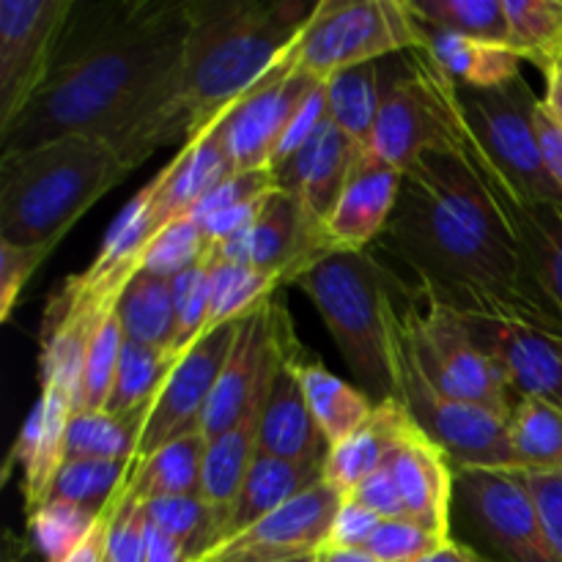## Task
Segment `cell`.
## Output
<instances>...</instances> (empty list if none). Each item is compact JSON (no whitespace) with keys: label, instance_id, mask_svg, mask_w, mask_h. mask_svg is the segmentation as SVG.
Masks as SVG:
<instances>
[{"label":"cell","instance_id":"cell-39","mask_svg":"<svg viewBox=\"0 0 562 562\" xmlns=\"http://www.w3.org/2000/svg\"><path fill=\"white\" fill-rule=\"evenodd\" d=\"M212 272L214 250H209L203 261L170 278L176 305V335L170 346L173 355H187L206 335L209 313H212Z\"/></svg>","mask_w":562,"mask_h":562},{"label":"cell","instance_id":"cell-7","mask_svg":"<svg viewBox=\"0 0 562 562\" xmlns=\"http://www.w3.org/2000/svg\"><path fill=\"white\" fill-rule=\"evenodd\" d=\"M393 324L439 393L510 417L516 398L459 313L423 294L417 283H401L393 294Z\"/></svg>","mask_w":562,"mask_h":562},{"label":"cell","instance_id":"cell-38","mask_svg":"<svg viewBox=\"0 0 562 562\" xmlns=\"http://www.w3.org/2000/svg\"><path fill=\"white\" fill-rule=\"evenodd\" d=\"M130 464L124 461L69 459L60 467L58 477L47 494V503H66L102 514L110 499L124 486Z\"/></svg>","mask_w":562,"mask_h":562},{"label":"cell","instance_id":"cell-33","mask_svg":"<svg viewBox=\"0 0 562 562\" xmlns=\"http://www.w3.org/2000/svg\"><path fill=\"white\" fill-rule=\"evenodd\" d=\"M146 417H121L99 409L75 412L66 431V461L99 459L132 464Z\"/></svg>","mask_w":562,"mask_h":562},{"label":"cell","instance_id":"cell-23","mask_svg":"<svg viewBox=\"0 0 562 562\" xmlns=\"http://www.w3.org/2000/svg\"><path fill=\"white\" fill-rule=\"evenodd\" d=\"M258 450L274 456V459L294 461V464H324L329 453L327 437L318 428L305 393L296 382V373L285 360L272 379Z\"/></svg>","mask_w":562,"mask_h":562},{"label":"cell","instance_id":"cell-29","mask_svg":"<svg viewBox=\"0 0 562 562\" xmlns=\"http://www.w3.org/2000/svg\"><path fill=\"white\" fill-rule=\"evenodd\" d=\"M115 313H119L124 338L132 344L151 346V349L173 346L176 305L170 278H159L140 269L121 294Z\"/></svg>","mask_w":562,"mask_h":562},{"label":"cell","instance_id":"cell-28","mask_svg":"<svg viewBox=\"0 0 562 562\" xmlns=\"http://www.w3.org/2000/svg\"><path fill=\"white\" fill-rule=\"evenodd\" d=\"M423 22V20H420ZM426 27V49L439 69L461 88H499L505 82L521 77V58L503 44H486L477 38L459 36V33Z\"/></svg>","mask_w":562,"mask_h":562},{"label":"cell","instance_id":"cell-24","mask_svg":"<svg viewBox=\"0 0 562 562\" xmlns=\"http://www.w3.org/2000/svg\"><path fill=\"white\" fill-rule=\"evenodd\" d=\"M503 198L521 247V263L532 296L562 333V203H525Z\"/></svg>","mask_w":562,"mask_h":562},{"label":"cell","instance_id":"cell-22","mask_svg":"<svg viewBox=\"0 0 562 562\" xmlns=\"http://www.w3.org/2000/svg\"><path fill=\"white\" fill-rule=\"evenodd\" d=\"M234 173L236 168L228 157L220 124L179 148V154L151 179L154 192H157L154 206H157L162 228L173 220L187 217L203 195H209L220 181Z\"/></svg>","mask_w":562,"mask_h":562},{"label":"cell","instance_id":"cell-51","mask_svg":"<svg viewBox=\"0 0 562 562\" xmlns=\"http://www.w3.org/2000/svg\"><path fill=\"white\" fill-rule=\"evenodd\" d=\"M146 562H190V552L184 543L170 538L159 527L148 525L146 532Z\"/></svg>","mask_w":562,"mask_h":562},{"label":"cell","instance_id":"cell-41","mask_svg":"<svg viewBox=\"0 0 562 562\" xmlns=\"http://www.w3.org/2000/svg\"><path fill=\"white\" fill-rule=\"evenodd\" d=\"M124 329H121L119 313H110L93 333L91 346L82 368V409H104L113 395L115 376L121 366V349H124ZM80 409V412H82Z\"/></svg>","mask_w":562,"mask_h":562},{"label":"cell","instance_id":"cell-25","mask_svg":"<svg viewBox=\"0 0 562 562\" xmlns=\"http://www.w3.org/2000/svg\"><path fill=\"white\" fill-rule=\"evenodd\" d=\"M285 362L296 373V382H300L307 406H311L322 434L327 437L329 448L351 437L376 409L371 395L329 373L318 360H311L300 346V340L289 349Z\"/></svg>","mask_w":562,"mask_h":562},{"label":"cell","instance_id":"cell-34","mask_svg":"<svg viewBox=\"0 0 562 562\" xmlns=\"http://www.w3.org/2000/svg\"><path fill=\"white\" fill-rule=\"evenodd\" d=\"M508 47L547 75L562 60V0H505Z\"/></svg>","mask_w":562,"mask_h":562},{"label":"cell","instance_id":"cell-3","mask_svg":"<svg viewBox=\"0 0 562 562\" xmlns=\"http://www.w3.org/2000/svg\"><path fill=\"white\" fill-rule=\"evenodd\" d=\"M313 5L302 0L190 3V36L173 75L97 137L115 148L130 173L159 148H184L278 66L311 20Z\"/></svg>","mask_w":562,"mask_h":562},{"label":"cell","instance_id":"cell-19","mask_svg":"<svg viewBox=\"0 0 562 562\" xmlns=\"http://www.w3.org/2000/svg\"><path fill=\"white\" fill-rule=\"evenodd\" d=\"M406 516L450 538V508L456 494V467L442 448L420 428L404 439L390 461Z\"/></svg>","mask_w":562,"mask_h":562},{"label":"cell","instance_id":"cell-11","mask_svg":"<svg viewBox=\"0 0 562 562\" xmlns=\"http://www.w3.org/2000/svg\"><path fill=\"white\" fill-rule=\"evenodd\" d=\"M75 0L0 3V135L25 113L55 64Z\"/></svg>","mask_w":562,"mask_h":562},{"label":"cell","instance_id":"cell-54","mask_svg":"<svg viewBox=\"0 0 562 562\" xmlns=\"http://www.w3.org/2000/svg\"><path fill=\"white\" fill-rule=\"evenodd\" d=\"M554 121L562 126V60L547 71V97L541 99Z\"/></svg>","mask_w":562,"mask_h":562},{"label":"cell","instance_id":"cell-42","mask_svg":"<svg viewBox=\"0 0 562 562\" xmlns=\"http://www.w3.org/2000/svg\"><path fill=\"white\" fill-rule=\"evenodd\" d=\"M209 250H212V245L203 236L201 225L187 214V217L165 225L154 236V241L146 250V258H143V269L159 274V278H176V274L187 272L198 261H203Z\"/></svg>","mask_w":562,"mask_h":562},{"label":"cell","instance_id":"cell-12","mask_svg":"<svg viewBox=\"0 0 562 562\" xmlns=\"http://www.w3.org/2000/svg\"><path fill=\"white\" fill-rule=\"evenodd\" d=\"M318 82L322 80L296 71L291 66V55L285 53L278 66L217 121L236 173L272 170L274 154L291 119Z\"/></svg>","mask_w":562,"mask_h":562},{"label":"cell","instance_id":"cell-37","mask_svg":"<svg viewBox=\"0 0 562 562\" xmlns=\"http://www.w3.org/2000/svg\"><path fill=\"white\" fill-rule=\"evenodd\" d=\"M148 525L159 527L184 543L190 552V562H198L209 549L220 541V519L214 510L201 499V494H187V497H159L143 503Z\"/></svg>","mask_w":562,"mask_h":562},{"label":"cell","instance_id":"cell-5","mask_svg":"<svg viewBox=\"0 0 562 562\" xmlns=\"http://www.w3.org/2000/svg\"><path fill=\"white\" fill-rule=\"evenodd\" d=\"M401 283L368 250L329 252L296 280L322 313L362 393L379 401L395 398L390 302Z\"/></svg>","mask_w":562,"mask_h":562},{"label":"cell","instance_id":"cell-43","mask_svg":"<svg viewBox=\"0 0 562 562\" xmlns=\"http://www.w3.org/2000/svg\"><path fill=\"white\" fill-rule=\"evenodd\" d=\"M146 508L132 494H115L110 499L104 562H146Z\"/></svg>","mask_w":562,"mask_h":562},{"label":"cell","instance_id":"cell-26","mask_svg":"<svg viewBox=\"0 0 562 562\" xmlns=\"http://www.w3.org/2000/svg\"><path fill=\"white\" fill-rule=\"evenodd\" d=\"M318 481H324V464H294V461L274 459V456L258 450L256 461H252L250 472L241 483L239 497H236L234 508L225 519L220 541L247 530L263 516L274 514L285 503L300 497L302 492L316 486Z\"/></svg>","mask_w":562,"mask_h":562},{"label":"cell","instance_id":"cell-53","mask_svg":"<svg viewBox=\"0 0 562 562\" xmlns=\"http://www.w3.org/2000/svg\"><path fill=\"white\" fill-rule=\"evenodd\" d=\"M415 562H488V560L483 558V554H477L475 549L464 547V543H459L450 538L448 543H442V547L434 549L431 554H426V558H420Z\"/></svg>","mask_w":562,"mask_h":562},{"label":"cell","instance_id":"cell-36","mask_svg":"<svg viewBox=\"0 0 562 562\" xmlns=\"http://www.w3.org/2000/svg\"><path fill=\"white\" fill-rule=\"evenodd\" d=\"M214 250V247H212ZM285 280L280 274L258 272L252 267H236V263H223L214 252V272H212V313H209V329H217L223 324L236 322L250 311L261 307L274 296V291Z\"/></svg>","mask_w":562,"mask_h":562},{"label":"cell","instance_id":"cell-46","mask_svg":"<svg viewBox=\"0 0 562 562\" xmlns=\"http://www.w3.org/2000/svg\"><path fill=\"white\" fill-rule=\"evenodd\" d=\"M53 250L55 245L20 247L11 241H0V318L3 322H9L27 280L36 274V269Z\"/></svg>","mask_w":562,"mask_h":562},{"label":"cell","instance_id":"cell-14","mask_svg":"<svg viewBox=\"0 0 562 562\" xmlns=\"http://www.w3.org/2000/svg\"><path fill=\"white\" fill-rule=\"evenodd\" d=\"M344 492L327 481H318L300 497L285 503L274 514L263 516L247 530L225 538L209 549L198 562H234L250 558H289L313 554L329 541L335 516L344 505Z\"/></svg>","mask_w":562,"mask_h":562},{"label":"cell","instance_id":"cell-13","mask_svg":"<svg viewBox=\"0 0 562 562\" xmlns=\"http://www.w3.org/2000/svg\"><path fill=\"white\" fill-rule=\"evenodd\" d=\"M236 324H239V318L217 329H209L187 355L179 357L162 393L157 395L154 406L148 409L130 470L143 464L148 456L157 453L162 445H168L179 434L201 426L203 412H206L209 398L214 395L220 373H223L225 360H228Z\"/></svg>","mask_w":562,"mask_h":562},{"label":"cell","instance_id":"cell-48","mask_svg":"<svg viewBox=\"0 0 562 562\" xmlns=\"http://www.w3.org/2000/svg\"><path fill=\"white\" fill-rule=\"evenodd\" d=\"M541 508L549 541L562 560V472H521Z\"/></svg>","mask_w":562,"mask_h":562},{"label":"cell","instance_id":"cell-20","mask_svg":"<svg viewBox=\"0 0 562 562\" xmlns=\"http://www.w3.org/2000/svg\"><path fill=\"white\" fill-rule=\"evenodd\" d=\"M280 366H283V362H280ZM274 373L261 384V387H258V393L252 395L245 415H241L228 431L209 439L206 445V459H203V477H201V499L220 519V538H223L225 519H228L231 508H234L236 497H239L241 483H245L247 472H250L252 461H256L258 456V437H261L263 409H267V398H269V390H272Z\"/></svg>","mask_w":562,"mask_h":562},{"label":"cell","instance_id":"cell-32","mask_svg":"<svg viewBox=\"0 0 562 562\" xmlns=\"http://www.w3.org/2000/svg\"><path fill=\"white\" fill-rule=\"evenodd\" d=\"M329 121L360 148H371L373 126L382 108V71L379 64L344 69L324 80Z\"/></svg>","mask_w":562,"mask_h":562},{"label":"cell","instance_id":"cell-15","mask_svg":"<svg viewBox=\"0 0 562 562\" xmlns=\"http://www.w3.org/2000/svg\"><path fill=\"white\" fill-rule=\"evenodd\" d=\"M461 318L475 344L499 368L516 401L541 398L562 406V338L510 318Z\"/></svg>","mask_w":562,"mask_h":562},{"label":"cell","instance_id":"cell-9","mask_svg":"<svg viewBox=\"0 0 562 562\" xmlns=\"http://www.w3.org/2000/svg\"><path fill=\"white\" fill-rule=\"evenodd\" d=\"M390 333H393V373L395 398L409 409L423 434L434 439L448 453L453 467H492V470H516L514 450L508 437V417L467 404L439 393L393 324L390 302Z\"/></svg>","mask_w":562,"mask_h":562},{"label":"cell","instance_id":"cell-21","mask_svg":"<svg viewBox=\"0 0 562 562\" xmlns=\"http://www.w3.org/2000/svg\"><path fill=\"white\" fill-rule=\"evenodd\" d=\"M415 428L420 426L398 398L376 401L371 417L351 437L329 448L324 459V481L333 483L346 497L368 475L387 467Z\"/></svg>","mask_w":562,"mask_h":562},{"label":"cell","instance_id":"cell-49","mask_svg":"<svg viewBox=\"0 0 562 562\" xmlns=\"http://www.w3.org/2000/svg\"><path fill=\"white\" fill-rule=\"evenodd\" d=\"M382 516L371 514V510L360 508V505L344 499L338 516H335L333 532H329V547H344V549H366L373 532L382 525Z\"/></svg>","mask_w":562,"mask_h":562},{"label":"cell","instance_id":"cell-18","mask_svg":"<svg viewBox=\"0 0 562 562\" xmlns=\"http://www.w3.org/2000/svg\"><path fill=\"white\" fill-rule=\"evenodd\" d=\"M71 415H75V404L64 390L42 387V395L16 434V442L5 461V477L11 467L22 470V497H25L27 514L47 503L53 481L66 464V431H69Z\"/></svg>","mask_w":562,"mask_h":562},{"label":"cell","instance_id":"cell-56","mask_svg":"<svg viewBox=\"0 0 562 562\" xmlns=\"http://www.w3.org/2000/svg\"><path fill=\"white\" fill-rule=\"evenodd\" d=\"M234 562H316L313 554H289V558H250V560H234Z\"/></svg>","mask_w":562,"mask_h":562},{"label":"cell","instance_id":"cell-10","mask_svg":"<svg viewBox=\"0 0 562 562\" xmlns=\"http://www.w3.org/2000/svg\"><path fill=\"white\" fill-rule=\"evenodd\" d=\"M456 492L483 541L505 562H562L519 470L456 467Z\"/></svg>","mask_w":562,"mask_h":562},{"label":"cell","instance_id":"cell-17","mask_svg":"<svg viewBox=\"0 0 562 562\" xmlns=\"http://www.w3.org/2000/svg\"><path fill=\"white\" fill-rule=\"evenodd\" d=\"M357 154H360V146L327 119L318 126L316 135L272 173L280 190L300 198L307 217L324 228L344 192Z\"/></svg>","mask_w":562,"mask_h":562},{"label":"cell","instance_id":"cell-1","mask_svg":"<svg viewBox=\"0 0 562 562\" xmlns=\"http://www.w3.org/2000/svg\"><path fill=\"white\" fill-rule=\"evenodd\" d=\"M379 241L415 272L423 294L453 313L525 322L562 338L527 285L503 198L459 148L428 151L404 170Z\"/></svg>","mask_w":562,"mask_h":562},{"label":"cell","instance_id":"cell-44","mask_svg":"<svg viewBox=\"0 0 562 562\" xmlns=\"http://www.w3.org/2000/svg\"><path fill=\"white\" fill-rule=\"evenodd\" d=\"M448 541L450 538L428 530L420 521L401 516V519H384L366 549L382 562H415Z\"/></svg>","mask_w":562,"mask_h":562},{"label":"cell","instance_id":"cell-52","mask_svg":"<svg viewBox=\"0 0 562 562\" xmlns=\"http://www.w3.org/2000/svg\"><path fill=\"white\" fill-rule=\"evenodd\" d=\"M108 519H110V503L108 508L99 514L97 525L88 532L86 541L75 549L64 562H104V536H108Z\"/></svg>","mask_w":562,"mask_h":562},{"label":"cell","instance_id":"cell-47","mask_svg":"<svg viewBox=\"0 0 562 562\" xmlns=\"http://www.w3.org/2000/svg\"><path fill=\"white\" fill-rule=\"evenodd\" d=\"M346 499L371 510V514L382 516V519H401V516H406L404 499H401L398 483H395L393 467L390 464L368 475L360 486H355L346 494Z\"/></svg>","mask_w":562,"mask_h":562},{"label":"cell","instance_id":"cell-45","mask_svg":"<svg viewBox=\"0 0 562 562\" xmlns=\"http://www.w3.org/2000/svg\"><path fill=\"white\" fill-rule=\"evenodd\" d=\"M278 190V179H274V173L269 168L241 170V173H234L225 181H220L209 195H203L201 201L195 203V209L190 212V217L195 220V223H201V220L212 217V214L217 212H225V209L263 201V198L274 195Z\"/></svg>","mask_w":562,"mask_h":562},{"label":"cell","instance_id":"cell-16","mask_svg":"<svg viewBox=\"0 0 562 562\" xmlns=\"http://www.w3.org/2000/svg\"><path fill=\"white\" fill-rule=\"evenodd\" d=\"M404 170L384 162L371 148H360L344 192L324 223L333 250L362 252L382 239L401 195Z\"/></svg>","mask_w":562,"mask_h":562},{"label":"cell","instance_id":"cell-4","mask_svg":"<svg viewBox=\"0 0 562 562\" xmlns=\"http://www.w3.org/2000/svg\"><path fill=\"white\" fill-rule=\"evenodd\" d=\"M130 176L104 137L71 135L0 157V241L58 245L71 225Z\"/></svg>","mask_w":562,"mask_h":562},{"label":"cell","instance_id":"cell-55","mask_svg":"<svg viewBox=\"0 0 562 562\" xmlns=\"http://www.w3.org/2000/svg\"><path fill=\"white\" fill-rule=\"evenodd\" d=\"M316 562H382L373 558L368 549H344V547H329L324 543L316 552Z\"/></svg>","mask_w":562,"mask_h":562},{"label":"cell","instance_id":"cell-40","mask_svg":"<svg viewBox=\"0 0 562 562\" xmlns=\"http://www.w3.org/2000/svg\"><path fill=\"white\" fill-rule=\"evenodd\" d=\"M99 514L88 508L66 503H44L42 508L27 514V532L33 547L38 549L44 562H64L86 541L88 532L97 525Z\"/></svg>","mask_w":562,"mask_h":562},{"label":"cell","instance_id":"cell-8","mask_svg":"<svg viewBox=\"0 0 562 562\" xmlns=\"http://www.w3.org/2000/svg\"><path fill=\"white\" fill-rule=\"evenodd\" d=\"M423 42L426 27L409 0H322L289 55L296 71L329 80L384 55L420 49Z\"/></svg>","mask_w":562,"mask_h":562},{"label":"cell","instance_id":"cell-35","mask_svg":"<svg viewBox=\"0 0 562 562\" xmlns=\"http://www.w3.org/2000/svg\"><path fill=\"white\" fill-rule=\"evenodd\" d=\"M409 5L428 27L508 47L505 0H409Z\"/></svg>","mask_w":562,"mask_h":562},{"label":"cell","instance_id":"cell-30","mask_svg":"<svg viewBox=\"0 0 562 562\" xmlns=\"http://www.w3.org/2000/svg\"><path fill=\"white\" fill-rule=\"evenodd\" d=\"M508 437L519 472H562V406L541 398L516 401Z\"/></svg>","mask_w":562,"mask_h":562},{"label":"cell","instance_id":"cell-31","mask_svg":"<svg viewBox=\"0 0 562 562\" xmlns=\"http://www.w3.org/2000/svg\"><path fill=\"white\" fill-rule=\"evenodd\" d=\"M176 362H179V355L170 349H151V346L124 340L119 376H115L113 395L104 412L121 417H146L173 373Z\"/></svg>","mask_w":562,"mask_h":562},{"label":"cell","instance_id":"cell-27","mask_svg":"<svg viewBox=\"0 0 562 562\" xmlns=\"http://www.w3.org/2000/svg\"><path fill=\"white\" fill-rule=\"evenodd\" d=\"M209 439L203 437L201 426L179 434L168 445L148 456L143 464L126 472L124 486L119 494H132L140 503L159 497H187L201 494L203 459H206Z\"/></svg>","mask_w":562,"mask_h":562},{"label":"cell","instance_id":"cell-50","mask_svg":"<svg viewBox=\"0 0 562 562\" xmlns=\"http://www.w3.org/2000/svg\"><path fill=\"white\" fill-rule=\"evenodd\" d=\"M536 130H538V140H541L543 162H547L554 184H558L562 192V126L552 119V115H549V110L543 108V102H538L536 108Z\"/></svg>","mask_w":562,"mask_h":562},{"label":"cell","instance_id":"cell-6","mask_svg":"<svg viewBox=\"0 0 562 562\" xmlns=\"http://www.w3.org/2000/svg\"><path fill=\"white\" fill-rule=\"evenodd\" d=\"M538 102L541 99L525 77L483 91L459 86V151L470 157L499 195L525 206L562 203V192L543 162L538 140Z\"/></svg>","mask_w":562,"mask_h":562},{"label":"cell","instance_id":"cell-2","mask_svg":"<svg viewBox=\"0 0 562 562\" xmlns=\"http://www.w3.org/2000/svg\"><path fill=\"white\" fill-rule=\"evenodd\" d=\"M187 36L190 3H75L47 82L0 135V154L71 135H102L173 75Z\"/></svg>","mask_w":562,"mask_h":562}]
</instances>
